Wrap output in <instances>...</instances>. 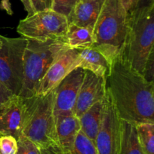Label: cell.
<instances>
[{
    "label": "cell",
    "mask_w": 154,
    "mask_h": 154,
    "mask_svg": "<svg viewBox=\"0 0 154 154\" xmlns=\"http://www.w3.org/2000/svg\"><path fill=\"white\" fill-rule=\"evenodd\" d=\"M60 40L68 48L81 50L90 48L94 44L93 29L69 23L67 31Z\"/></svg>",
    "instance_id": "cell-16"
},
{
    "label": "cell",
    "mask_w": 154,
    "mask_h": 154,
    "mask_svg": "<svg viewBox=\"0 0 154 154\" xmlns=\"http://www.w3.org/2000/svg\"><path fill=\"white\" fill-rule=\"evenodd\" d=\"M32 98L13 95L0 106V136L22 135Z\"/></svg>",
    "instance_id": "cell-9"
},
{
    "label": "cell",
    "mask_w": 154,
    "mask_h": 154,
    "mask_svg": "<svg viewBox=\"0 0 154 154\" xmlns=\"http://www.w3.org/2000/svg\"><path fill=\"white\" fill-rule=\"evenodd\" d=\"M154 51L150 54L146 63L145 66H144V71H143V76L144 77L147 81L153 82V77H154Z\"/></svg>",
    "instance_id": "cell-25"
},
{
    "label": "cell",
    "mask_w": 154,
    "mask_h": 154,
    "mask_svg": "<svg viewBox=\"0 0 154 154\" xmlns=\"http://www.w3.org/2000/svg\"><path fill=\"white\" fill-rule=\"evenodd\" d=\"M154 5V0H139L136 9L144 8Z\"/></svg>",
    "instance_id": "cell-29"
},
{
    "label": "cell",
    "mask_w": 154,
    "mask_h": 154,
    "mask_svg": "<svg viewBox=\"0 0 154 154\" xmlns=\"http://www.w3.org/2000/svg\"><path fill=\"white\" fill-rule=\"evenodd\" d=\"M105 100V96L102 100L95 103L85 113H84V114L78 118L81 130L93 141H95L102 122Z\"/></svg>",
    "instance_id": "cell-17"
},
{
    "label": "cell",
    "mask_w": 154,
    "mask_h": 154,
    "mask_svg": "<svg viewBox=\"0 0 154 154\" xmlns=\"http://www.w3.org/2000/svg\"><path fill=\"white\" fill-rule=\"evenodd\" d=\"M0 9L6 11L8 15L13 14V10L11 8L10 0H1L0 2Z\"/></svg>",
    "instance_id": "cell-28"
},
{
    "label": "cell",
    "mask_w": 154,
    "mask_h": 154,
    "mask_svg": "<svg viewBox=\"0 0 154 154\" xmlns=\"http://www.w3.org/2000/svg\"><path fill=\"white\" fill-rule=\"evenodd\" d=\"M54 90L45 96L32 98L23 134L40 149H60L54 116Z\"/></svg>",
    "instance_id": "cell-5"
},
{
    "label": "cell",
    "mask_w": 154,
    "mask_h": 154,
    "mask_svg": "<svg viewBox=\"0 0 154 154\" xmlns=\"http://www.w3.org/2000/svg\"><path fill=\"white\" fill-rule=\"evenodd\" d=\"M112 62L99 49L90 47L79 50L75 68H82L96 75L106 79L109 74Z\"/></svg>",
    "instance_id": "cell-14"
},
{
    "label": "cell",
    "mask_w": 154,
    "mask_h": 154,
    "mask_svg": "<svg viewBox=\"0 0 154 154\" xmlns=\"http://www.w3.org/2000/svg\"><path fill=\"white\" fill-rule=\"evenodd\" d=\"M121 119L106 91L103 116L95 139L98 154H119Z\"/></svg>",
    "instance_id": "cell-8"
},
{
    "label": "cell",
    "mask_w": 154,
    "mask_h": 154,
    "mask_svg": "<svg viewBox=\"0 0 154 154\" xmlns=\"http://www.w3.org/2000/svg\"><path fill=\"white\" fill-rule=\"evenodd\" d=\"M78 49L64 50L52 63L38 87L35 96H45L54 90L66 75L75 69Z\"/></svg>",
    "instance_id": "cell-11"
},
{
    "label": "cell",
    "mask_w": 154,
    "mask_h": 154,
    "mask_svg": "<svg viewBox=\"0 0 154 154\" xmlns=\"http://www.w3.org/2000/svg\"><path fill=\"white\" fill-rule=\"evenodd\" d=\"M119 154H144L138 141L135 125L121 120V135Z\"/></svg>",
    "instance_id": "cell-18"
},
{
    "label": "cell",
    "mask_w": 154,
    "mask_h": 154,
    "mask_svg": "<svg viewBox=\"0 0 154 154\" xmlns=\"http://www.w3.org/2000/svg\"><path fill=\"white\" fill-rule=\"evenodd\" d=\"M16 154H42V151L32 140L22 134L17 138Z\"/></svg>",
    "instance_id": "cell-22"
},
{
    "label": "cell",
    "mask_w": 154,
    "mask_h": 154,
    "mask_svg": "<svg viewBox=\"0 0 154 154\" xmlns=\"http://www.w3.org/2000/svg\"><path fill=\"white\" fill-rule=\"evenodd\" d=\"M0 154H1V153H0Z\"/></svg>",
    "instance_id": "cell-32"
},
{
    "label": "cell",
    "mask_w": 154,
    "mask_h": 154,
    "mask_svg": "<svg viewBox=\"0 0 154 154\" xmlns=\"http://www.w3.org/2000/svg\"><path fill=\"white\" fill-rule=\"evenodd\" d=\"M54 122L61 154H69L81 130L79 119L74 114H60L54 116Z\"/></svg>",
    "instance_id": "cell-13"
},
{
    "label": "cell",
    "mask_w": 154,
    "mask_h": 154,
    "mask_svg": "<svg viewBox=\"0 0 154 154\" xmlns=\"http://www.w3.org/2000/svg\"><path fill=\"white\" fill-rule=\"evenodd\" d=\"M135 125L144 154H154V123L140 122Z\"/></svg>",
    "instance_id": "cell-19"
},
{
    "label": "cell",
    "mask_w": 154,
    "mask_h": 154,
    "mask_svg": "<svg viewBox=\"0 0 154 154\" xmlns=\"http://www.w3.org/2000/svg\"><path fill=\"white\" fill-rule=\"evenodd\" d=\"M85 70L75 68L54 89V116L74 114L75 102L82 84Z\"/></svg>",
    "instance_id": "cell-10"
},
{
    "label": "cell",
    "mask_w": 154,
    "mask_h": 154,
    "mask_svg": "<svg viewBox=\"0 0 154 154\" xmlns=\"http://www.w3.org/2000/svg\"><path fill=\"white\" fill-rule=\"evenodd\" d=\"M2 45V36L0 35V48H1Z\"/></svg>",
    "instance_id": "cell-31"
},
{
    "label": "cell",
    "mask_w": 154,
    "mask_h": 154,
    "mask_svg": "<svg viewBox=\"0 0 154 154\" xmlns=\"http://www.w3.org/2000/svg\"><path fill=\"white\" fill-rule=\"evenodd\" d=\"M53 0H28L31 14L43 11L51 10ZM29 14V15H30Z\"/></svg>",
    "instance_id": "cell-24"
},
{
    "label": "cell",
    "mask_w": 154,
    "mask_h": 154,
    "mask_svg": "<svg viewBox=\"0 0 154 154\" xmlns=\"http://www.w3.org/2000/svg\"><path fill=\"white\" fill-rule=\"evenodd\" d=\"M105 0H79L68 21L81 27L93 30Z\"/></svg>",
    "instance_id": "cell-15"
},
{
    "label": "cell",
    "mask_w": 154,
    "mask_h": 154,
    "mask_svg": "<svg viewBox=\"0 0 154 154\" xmlns=\"http://www.w3.org/2000/svg\"><path fill=\"white\" fill-rule=\"evenodd\" d=\"M69 154H98V152L95 142L80 130Z\"/></svg>",
    "instance_id": "cell-20"
},
{
    "label": "cell",
    "mask_w": 154,
    "mask_h": 154,
    "mask_svg": "<svg viewBox=\"0 0 154 154\" xmlns=\"http://www.w3.org/2000/svg\"><path fill=\"white\" fill-rule=\"evenodd\" d=\"M17 139L11 135L0 136V153L16 154Z\"/></svg>",
    "instance_id": "cell-23"
},
{
    "label": "cell",
    "mask_w": 154,
    "mask_h": 154,
    "mask_svg": "<svg viewBox=\"0 0 154 154\" xmlns=\"http://www.w3.org/2000/svg\"><path fill=\"white\" fill-rule=\"evenodd\" d=\"M120 2L126 13L129 14L136 9L139 0H120Z\"/></svg>",
    "instance_id": "cell-26"
},
{
    "label": "cell",
    "mask_w": 154,
    "mask_h": 154,
    "mask_svg": "<svg viewBox=\"0 0 154 154\" xmlns=\"http://www.w3.org/2000/svg\"><path fill=\"white\" fill-rule=\"evenodd\" d=\"M24 51L23 82L20 95L24 98L35 95L41 80L53 62L67 47L60 39L36 41L27 39Z\"/></svg>",
    "instance_id": "cell-4"
},
{
    "label": "cell",
    "mask_w": 154,
    "mask_h": 154,
    "mask_svg": "<svg viewBox=\"0 0 154 154\" xmlns=\"http://www.w3.org/2000/svg\"><path fill=\"white\" fill-rule=\"evenodd\" d=\"M154 5L128 14V32L122 55L131 67L142 74L154 51Z\"/></svg>",
    "instance_id": "cell-3"
},
{
    "label": "cell",
    "mask_w": 154,
    "mask_h": 154,
    "mask_svg": "<svg viewBox=\"0 0 154 154\" xmlns=\"http://www.w3.org/2000/svg\"><path fill=\"white\" fill-rule=\"evenodd\" d=\"M106 94V79L85 70L73 113L79 118L95 103L103 99Z\"/></svg>",
    "instance_id": "cell-12"
},
{
    "label": "cell",
    "mask_w": 154,
    "mask_h": 154,
    "mask_svg": "<svg viewBox=\"0 0 154 154\" xmlns=\"http://www.w3.org/2000/svg\"><path fill=\"white\" fill-rule=\"evenodd\" d=\"M128 32V14L120 0H105L93 30L94 44L111 62L123 50Z\"/></svg>",
    "instance_id": "cell-2"
},
{
    "label": "cell",
    "mask_w": 154,
    "mask_h": 154,
    "mask_svg": "<svg viewBox=\"0 0 154 154\" xmlns=\"http://www.w3.org/2000/svg\"><path fill=\"white\" fill-rule=\"evenodd\" d=\"M13 94L0 82V106L10 99Z\"/></svg>",
    "instance_id": "cell-27"
},
{
    "label": "cell",
    "mask_w": 154,
    "mask_h": 154,
    "mask_svg": "<svg viewBox=\"0 0 154 154\" xmlns=\"http://www.w3.org/2000/svg\"><path fill=\"white\" fill-rule=\"evenodd\" d=\"M67 18L53 10L36 12L20 20L17 32L21 37L36 41L61 39L67 31Z\"/></svg>",
    "instance_id": "cell-7"
},
{
    "label": "cell",
    "mask_w": 154,
    "mask_h": 154,
    "mask_svg": "<svg viewBox=\"0 0 154 154\" xmlns=\"http://www.w3.org/2000/svg\"><path fill=\"white\" fill-rule=\"evenodd\" d=\"M106 91L121 120L154 123V82L131 67L122 53L111 63Z\"/></svg>",
    "instance_id": "cell-1"
},
{
    "label": "cell",
    "mask_w": 154,
    "mask_h": 154,
    "mask_svg": "<svg viewBox=\"0 0 154 154\" xmlns=\"http://www.w3.org/2000/svg\"><path fill=\"white\" fill-rule=\"evenodd\" d=\"M79 0H53L51 10L66 17H70Z\"/></svg>",
    "instance_id": "cell-21"
},
{
    "label": "cell",
    "mask_w": 154,
    "mask_h": 154,
    "mask_svg": "<svg viewBox=\"0 0 154 154\" xmlns=\"http://www.w3.org/2000/svg\"><path fill=\"white\" fill-rule=\"evenodd\" d=\"M0 48V82L13 94L19 95L23 82L24 51L28 40L23 37L2 36Z\"/></svg>",
    "instance_id": "cell-6"
},
{
    "label": "cell",
    "mask_w": 154,
    "mask_h": 154,
    "mask_svg": "<svg viewBox=\"0 0 154 154\" xmlns=\"http://www.w3.org/2000/svg\"><path fill=\"white\" fill-rule=\"evenodd\" d=\"M20 1L22 2V3L23 4L25 10L28 12V14L27 15H29L30 14H31V10H30V7H29V5L28 0H20Z\"/></svg>",
    "instance_id": "cell-30"
}]
</instances>
